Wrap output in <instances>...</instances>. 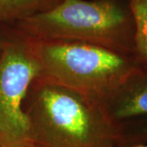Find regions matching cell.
Instances as JSON below:
<instances>
[{"label":"cell","mask_w":147,"mask_h":147,"mask_svg":"<svg viewBox=\"0 0 147 147\" xmlns=\"http://www.w3.org/2000/svg\"><path fill=\"white\" fill-rule=\"evenodd\" d=\"M106 116L118 125L147 116V70L138 69L99 100Z\"/></svg>","instance_id":"obj_5"},{"label":"cell","mask_w":147,"mask_h":147,"mask_svg":"<svg viewBox=\"0 0 147 147\" xmlns=\"http://www.w3.org/2000/svg\"><path fill=\"white\" fill-rule=\"evenodd\" d=\"M117 127L116 146L147 144V116L123 122Z\"/></svg>","instance_id":"obj_8"},{"label":"cell","mask_w":147,"mask_h":147,"mask_svg":"<svg viewBox=\"0 0 147 147\" xmlns=\"http://www.w3.org/2000/svg\"><path fill=\"white\" fill-rule=\"evenodd\" d=\"M61 0H0V26H13L26 17L49 10Z\"/></svg>","instance_id":"obj_6"},{"label":"cell","mask_w":147,"mask_h":147,"mask_svg":"<svg viewBox=\"0 0 147 147\" xmlns=\"http://www.w3.org/2000/svg\"><path fill=\"white\" fill-rule=\"evenodd\" d=\"M35 147H115L118 127L99 100L38 77L23 101Z\"/></svg>","instance_id":"obj_1"},{"label":"cell","mask_w":147,"mask_h":147,"mask_svg":"<svg viewBox=\"0 0 147 147\" xmlns=\"http://www.w3.org/2000/svg\"><path fill=\"white\" fill-rule=\"evenodd\" d=\"M40 76L31 38L12 28L0 51V144L30 140L23 101Z\"/></svg>","instance_id":"obj_4"},{"label":"cell","mask_w":147,"mask_h":147,"mask_svg":"<svg viewBox=\"0 0 147 147\" xmlns=\"http://www.w3.org/2000/svg\"><path fill=\"white\" fill-rule=\"evenodd\" d=\"M2 42H3V38L0 37V51H1V48H2Z\"/></svg>","instance_id":"obj_11"},{"label":"cell","mask_w":147,"mask_h":147,"mask_svg":"<svg viewBox=\"0 0 147 147\" xmlns=\"http://www.w3.org/2000/svg\"><path fill=\"white\" fill-rule=\"evenodd\" d=\"M12 26L37 40L88 42L133 55V17L115 0H61Z\"/></svg>","instance_id":"obj_2"},{"label":"cell","mask_w":147,"mask_h":147,"mask_svg":"<svg viewBox=\"0 0 147 147\" xmlns=\"http://www.w3.org/2000/svg\"><path fill=\"white\" fill-rule=\"evenodd\" d=\"M31 41L40 68L39 77L97 100L140 69L132 54L99 45L34 38Z\"/></svg>","instance_id":"obj_3"},{"label":"cell","mask_w":147,"mask_h":147,"mask_svg":"<svg viewBox=\"0 0 147 147\" xmlns=\"http://www.w3.org/2000/svg\"><path fill=\"white\" fill-rule=\"evenodd\" d=\"M0 147H35L30 140H23L17 142L0 144Z\"/></svg>","instance_id":"obj_9"},{"label":"cell","mask_w":147,"mask_h":147,"mask_svg":"<svg viewBox=\"0 0 147 147\" xmlns=\"http://www.w3.org/2000/svg\"><path fill=\"white\" fill-rule=\"evenodd\" d=\"M115 147H147V144H139V145H132V146H120Z\"/></svg>","instance_id":"obj_10"},{"label":"cell","mask_w":147,"mask_h":147,"mask_svg":"<svg viewBox=\"0 0 147 147\" xmlns=\"http://www.w3.org/2000/svg\"><path fill=\"white\" fill-rule=\"evenodd\" d=\"M128 7L135 26L133 57L139 68L147 70V0H130Z\"/></svg>","instance_id":"obj_7"}]
</instances>
